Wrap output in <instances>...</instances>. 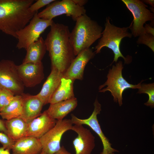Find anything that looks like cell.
<instances>
[{"instance_id":"30","label":"cell","mask_w":154,"mask_h":154,"mask_svg":"<svg viewBox=\"0 0 154 154\" xmlns=\"http://www.w3.org/2000/svg\"><path fill=\"white\" fill-rule=\"evenodd\" d=\"M0 131L7 135V131L5 124V120H3L0 119Z\"/></svg>"},{"instance_id":"15","label":"cell","mask_w":154,"mask_h":154,"mask_svg":"<svg viewBox=\"0 0 154 154\" xmlns=\"http://www.w3.org/2000/svg\"><path fill=\"white\" fill-rule=\"evenodd\" d=\"M57 121L51 117L46 110L27 123L25 137L39 139L55 126Z\"/></svg>"},{"instance_id":"12","label":"cell","mask_w":154,"mask_h":154,"mask_svg":"<svg viewBox=\"0 0 154 154\" xmlns=\"http://www.w3.org/2000/svg\"><path fill=\"white\" fill-rule=\"evenodd\" d=\"M19 76L24 86L32 87L39 84L44 78L42 62L39 64H22L17 65Z\"/></svg>"},{"instance_id":"17","label":"cell","mask_w":154,"mask_h":154,"mask_svg":"<svg viewBox=\"0 0 154 154\" xmlns=\"http://www.w3.org/2000/svg\"><path fill=\"white\" fill-rule=\"evenodd\" d=\"M51 72L37 95L44 105L48 104L52 95L59 85L64 74L56 68L51 67Z\"/></svg>"},{"instance_id":"10","label":"cell","mask_w":154,"mask_h":154,"mask_svg":"<svg viewBox=\"0 0 154 154\" xmlns=\"http://www.w3.org/2000/svg\"><path fill=\"white\" fill-rule=\"evenodd\" d=\"M24 87L14 62L8 60L0 61V89H8L17 95L24 93Z\"/></svg>"},{"instance_id":"22","label":"cell","mask_w":154,"mask_h":154,"mask_svg":"<svg viewBox=\"0 0 154 154\" xmlns=\"http://www.w3.org/2000/svg\"><path fill=\"white\" fill-rule=\"evenodd\" d=\"M7 135L15 142L25 137L27 123L20 117L5 120Z\"/></svg>"},{"instance_id":"24","label":"cell","mask_w":154,"mask_h":154,"mask_svg":"<svg viewBox=\"0 0 154 154\" xmlns=\"http://www.w3.org/2000/svg\"><path fill=\"white\" fill-rule=\"evenodd\" d=\"M138 93H145L149 96L148 101L144 104L147 106H149L151 108L154 107V84H141L138 89Z\"/></svg>"},{"instance_id":"5","label":"cell","mask_w":154,"mask_h":154,"mask_svg":"<svg viewBox=\"0 0 154 154\" xmlns=\"http://www.w3.org/2000/svg\"><path fill=\"white\" fill-rule=\"evenodd\" d=\"M123 68L122 61H120L113 65L110 69L107 76V79L103 84L99 88V92L104 93L106 91H110L113 96L114 100L118 102L121 106L122 104V94L126 89L128 88L139 89L142 81L137 85H133L128 83L123 78L122 75Z\"/></svg>"},{"instance_id":"1","label":"cell","mask_w":154,"mask_h":154,"mask_svg":"<svg viewBox=\"0 0 154 154\" xmlns=\"http://www.w3.org/2000/svg\"><path fill=\"white\" fill-rule=\"evenodd\" d=\"M70 33L68 26L54 22L44 40L51 67L63 74L76 57L70 40Z\"/></svg>"},{"instance_id":"33","label":"cell","mask_w":154,"mask_h":154,"mask_svg":"<svg viewBox=\"0 0 154 154\" xmlns=\"http://www.w3.org/2000/svg\"><path fill=\"white\" fill-rule=\"evenodd\" d=\"M0 154H10V153L9 150L1 147H0Z\"/></svg>"},{"instance_id":"25","label":"cell","mask_w":154,"mask_h":154,"mask_svg":"<svg viewBox=\"0 0 154 154\" xmlns=\"http://www.w3.org/2000/svg\"><path fill=\"white\" fill-rule=\"evenodd\" d=\"M15 95L12 91L8 89H0V111L11 102Z\"/></svg>"},{"instance_id":"31","label":"cell","mask_w":154,"mask_h":154,"mask_svg":"<svg viewBox=\"0 0 154 154\" xmlns=\"http://www.w3.org/2000/svg\"><path fill=\"white\" fill-rule=\"evenodd\" d=\"M74 2L78 6L83 7L86 4L88 1L86 0H73Z\"/></svg>"},{"instance_id":"13","label":"cell","mask_w":154,"mask_h":154,"mask_svg":"<svg viewBox=\"0 0 154 154\" xmlns=\"http://www.w3.org/2000/svg\"><path fill=\"white\" fill-rule=\"evenodd\" d=\"M95 53L90 48L85 49L78 54L71 63L63 75V77L74 81L83 78L85 67L94 56Z\"/></svg>"},{"instance_id":"19","label":"cell","mask_w":154,"mask_h":154,"mask_svg":"<svg viewBox=\"0 0 154 154\" xmlns=\"http://www.w3.org/2000/svg\"><path fill=\"white\" fill-rule=\"evenodd\" d=\"M78 101L75 97L55 103L50 104L46 110L49 116L57 120H61L76 107Z\"/></svg>"},{"instance_id":"14","label":"cell","mask_w":154,"mask_h":154,"mask_svg":"<svg viewBox=\"0 0 154 154\" xmlns=\"http://www.w3.org/2000/svg\"><path fill=\"white\" fill-rule=\"evenodd\" d=\"M71 130L78 134L73 142L75 154H91L95 143V137L90 130L82 125H74Z\"/></svg>"},{"instance_id":"7","label":"cell","mask_w":154,"mask_h":154,"mask_svg":"<svg viewBox=\"0 0 154 154\" xmlns=\"http://www.w3.org/2000/svg\"><path fill=\"white\" fill-rule=\"evenodd\" d=\"M86 12L84 7L78 6L73 0H55L42 11L37 13V15L40 18L52 20L56 16L65 14L75 21L78 17L85 14Z\"/></svg>"},{"instance_id":"21","label":"cell","mask_w":154,"mask_h":154,"mask_svg":"<svg viewBox=\"0 0 154 154\" xmlns=\"http://www.w3.org/2000/svg\"><path fill=\"white\" fill-rule=\"evenodd\" d=\"M74 81L63 77L49 102L50 104L67 100L74 97L73 91Z\"/></svg>"},{"instance_id":"6","label":"cell","mask_w":154,"mask_h":154,"mask_svg":"<svg viewBox=\"0 0 154 154\" xmlns=\"http://www.w3.org/2000/svg\"><path fill=\"white\" fill-rule=\"evenodd\" d=\"M36 13L29 23L16 33L18 49H26L31 44L37 40L41 34L54 22L53 20L45 19L38 17Z\"/></svg>"},{"instance_id":"27","label":"cell","mask_w":154,"mask_h":154,"mask_svg":"<svg viewBox=\"0 0 154 154\" xmlns=\"http://www.w3.org/2000/svg\"><path fill=\"white\" fill-rule=\"evenodd\" d=\"M15 143V141L7 135L0 132V143L4 149L10 151L12 149Z\"/></svg>"},{"instance_id":"28","label":"cell","mask_w":154,"mask_h":154,"mask_svg":"<svg viewBox=\"0 0 154 154\" xmlns=\"http://www.w3.org/2000/svg\"><path fill=\"white\" fill-rule=\"evenodd\" d=\"M55 0H38L33 3L30 7L29 10L32 13L37 12L40 8L46 5H48Z\"/></svg>"},{"instance_id":"8","label":"cell","mask_w":154,"mask_h":154,"mask_svg":"<svg viewBox=\"0 0 154 154\" xmlns=\"http://www.w3.org/2000/svg\"><path fill=\"white\" fill-rule=\"evenodd\" d=\"M132 13L133 19L129 27L134 37H139L143 31L144 25L148 21H153L154 14L147 7V6L139 0H122Z\"/></svg>"},{"instance_id":"26","label":"cell","mask_w":154,"mask_h":154,"mask_svg":"<svg viewBox=\"0 0 154 154\" xmlns=\"http://www.w3.org/2000/svg\"><path fill=\"white\" fill-rule=\"evenodd\" d=\"M137 43L146 45L154 52V36L146 33L141 34L139 36Z\"/></svg>"},{"instance_id":"4","label":"cell","mask_w":154,"mask_h":154,"mask_svg":"<svg viewBox=\"0 0 154 154\" xmlns=\"http://www.w3.org/2000/svg\"><path fill=\"white\" fill-rule=\"evenodd\" d=\"M129 27H120L111 24L110 18L107 17L105 24V28L103 31L102 36L95 47V54L100 52L104 47L111 49L114 54L113 61L116 62L118 58L121 57L124 60L125 63L130 62L128 58L125 57L120 50V44L123 38L127 37L131 38L132 35L129 31Z\"/></svg>"},{"instance_id":"11","label":"cell","mask_w":154,"mask_h":154,"mask_svg":"<svg viewBox=\"0 0 154 154\" xmlns=\"http://www.w3.org/2000/svg\"><path fill=\"white\" fill-rule=\"evenodd\" d=\"M94 109L92 114L87 119H80L72 114L71 120L72 123L74 125H86L89 126L98 135L103 146L102 151L100 154H114L115 152H119L118 150L112 147V144L102 130L97 118V115L100 114L101 110V106L97 98L94 103Z\"/></svg>"},{"instance_id":"35","label":"cell","mask_w":154,"mask_h":154,"mask_svg":"<svg viewBox=\"0 0 154 154\" xmlns=\"http://www.w3.org/2000/svg\"><path fill=\"white\" fill-rule=\"evenodd\" d=\"M38 154H47L45 152H44L43 151H42Z\"/></svg>"},{"instance_id":"3","label":"cell","mask_w":154,"mask_h":154,"mask_svg":"<svg viewBox=\"0 0 154 154\" xmlns=\"http://www.w3.org/2000/svg\"><path fill=\"white\" fill-rule=\"evenodd\" d=\"M75 25L70 32V39L76 56L90 46L102 36L103 28L96 21L85 14L76 19Z\"/></svg>"},{"instance_id":"29","label":"cell","mask_w":154,"mask_h":154,"mask_svg":"<svg viewBox=\"0 0 154 154\" xmlns=\"http://www.w3.org/2000/svg\"><path fill=\"white\" fill-rule=\"evenodd\" d=\"M153 26V25H152L151 24H146L144 26L143 31L142 34L146 33L154 36V28Z\"/></svg>"},{"instance_id":"32","label":"cell","mask_w":154,"mask_h":154,"mask_svg":"<svg viewBox=\"0 0 154 154\" xmlns=\"http://www.w3.org/2000/svg\"><path fill=\"white\" fill-rule=\"evenodd\" d=\"M54 154H71L68 151L64 148V146L61 147L60 149Z\"/></svg>"},{"instance_id":"23","label":"cell","mask_w":154,"mask_h":154,"mask_svg":"<svg viewBox=\"0 0 154 154\" xmlns=\"http://www.w3.org/2000/svg\"><path fill=\"white\" fill-rule=\"evenodd\" d=\"M23 107L21 95H15L11 102L0 111V115L6 120L20 117L22 114Z\"/></svg>"},{"instance_id":"9","label":"cell","mask_w":154,"mask_h":154,"mask_svg":"<svg viewBox=\"0 0 154 154\" xmlns=\"http://www.w3.org/2000/svg\"><path fill=\"white\" fill-rule=\"evenodd\" d=\"M73 123L71 119L57 120L55 126L39 139L42 150L47 154H54L60 149V142L63 135L71 130Z\"/></svg>"},{"instance_id":"2","label":"cell","mask_w":154,"mask_h":154,"mask_svg":"<svg viewBox=\"0 0 154 154\" xmlns=\"http://www.w3.org/2000/svg\"><path fill=\"white\" fill-rule=\"evenodd\" d=\"M34 1L0 0V31L17 38V32L27 25L37 13L29 10Z\"/></svg>"},{"instance_id":"34","label":"cell","mask_w":154,"mask_h":154,"mask_svg":"<svg viewBox=\"0 0 154 154\" xmlns=\"http://www.w3.org/2000/svg\"><path fill=\"white\" fill-rule=\"evenodd\" d=\"M144 3L150 5L152 8L154 7V1L153 0H144L142 1Z\"/></svg>"},{"instance_id":"16","label":"cell","mask_w":154,"mask_h":154,"mask_svg":"<svg viewBox=\"0 0 154 154\" xmlns=\"http://www.w3.org/2000/svg\"><path fill=\"white\" fill-rule=\"evenodd\" d=\"M21 95L23 107L22 114L20 118L28 123L40 115L44 105L37 95L24 93Z\"/></svg>"},{"instance_id":"18","label":"cell","mask_w":154,"mask_h":154,"mask_svg":"<svg viewBox=\"0 0 154 154\" xmlns=\"http://www.w3.org/2000/svg\"><path fill=\"white\" fill-rule=\"evenodd\" d=\"M42 149L39 139L25 137L15 141L11 150L12 154H38Z\"/></svg>"},{"instance_id":"20","label":"cell","mask_w":154,"mask_h":154,"mask_svg":"<svg viewBox=\"0 0 154 154\" xmlns=\"http://www.w3.org/2000/svg\"><path fill=\"white\" fill-rule=\"evenodd\" d=\"M26 50V55L22 64L41 63L46 50L44 40L40 37L37 40L30 44Z\"/></svg>"}]
</instances>
